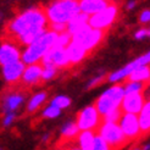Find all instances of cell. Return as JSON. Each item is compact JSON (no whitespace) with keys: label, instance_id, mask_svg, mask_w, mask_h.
Masks as SVG:
<instances>
[{"label":"cell","instance_id":"obj_1","mask_svg":"<svg viewBox=\"0 0 150 150\" xmlns=\"http://www.w3.org/2000/svg\"><path fill=\"white\" fill-rule=\"evenodd\" d=\"M48 22L45 11L32 7L12 18L6 27V33L18 45L27 47L48 31Z\"/></svg>","mask_w":150,"mask_h":150},{"label":"cell","instance_id":"obj_2","mask_svg":"<svg viewBox=\"0 0 150 150\" xmlns=\"http://www.w3.org/2000/svg\"><path fill=\"white\" fill-rule=\"evenodd\" d=\"M49 23H67L81 12L78 0H52L44 10Z\"/></svg>","mask_w":150,"mask_h":150},{"label":"cell","instance_id":"obj_3","mask_svg":"<svg viewBox=\"0 0 150 150\" xmlns=\"http://www.w3.org/2000/svg\"><path fill=\"white\" fill-rule=\"evenodd\" d=\"M57 38V33L50 31L48 28V31L44 33L40 38L34 40L32 44L26 47V49L22 51L21 54V61L25 65H32L39 62L44 54L55 45V42Z\"/></svg>","mask_w":150,"mask_h":150},{"label":"cell","instance_id":"obj_4","mask_svg":"<svg viewBox=\"0 0 150 150\" xmlns=\"http://www.w3.org/2000/svg\"><path fill=\"white\" fill-rule=\"evenodd\" d=\"M125 96V88L122 84L116 83L105 92L100 94V96L95 101V108L99 111L100 116H105L109 112L121 109V104Z\"/></svg>","mask_w":150,"mask_h":150},{"label":"cell","instance_id":"obj_5","mask_svg":"<svg viewBox=\"0 0 150 150\" xmlns=\"http://www.w3.org/2000/svg\"><path fill=\"white\" fill-rule=\"evenodd\" d=\"M103 38H104V31L93 28L89 25H87L72 35V42L77 43L78 45H81L89 52L99 45Z\"/></svg>","mask_w":150,"mask_h":150},{"label":"cell","instance_id":"obj_6","mask_svg":"<svg viewBox=\"0 0 150 150\" xmlns=\"http://www.w3.org/2000/svg\"><path fill=\"white\" fill-rule=\"evenodd\" d=\"M98 134L112 149L121 146L127 140L120 125L115 123V122H104L103 121L100 123V126L98 127Z\"/></svg>","mask_w":150,"mask_h":150},{"label":"cell","instance_id":"obj_7","mask_svg":"<svg viewBox=\"0 0 150 150\" xmlns=\"http://www.w3.org/2000/svg\"><path fill=\"white\" fill-rule=\"evenodd\" d=\"M76 123L79 131H95L101 123V116L95 105H89L81 110L77 115Z\"/></svg>","mask_w":150,"mask_h":150},{"label":"cell","instance_id":"obj_8","mask_svg":"<svg viewBox=\"0 0 150 150\" xmlns=\"http://www.w3.org/2000/svg\"><path fill=\"white\" fill-rule=\"evenodd\" d=\"M117 13H118V7L115 4H110L100 12L89 17V26L96 29L105 31L115 22Z\"/></svg>","mask_w":150,"mask_h":150},{"label":"cell","instance_id":"obj_9","mask_svg":"<svg viewBox=\"0 0 150 150\" xmlns=\"http://www.w3.org/2000/svg\"><path fill=\"white\" fill-rule=\"evenodd\" d=\"M143 65H150V50L148 52H145V54L138 56L137 59H134L133 61H131L129 64L125 65L123 67H121L120 70L115 71L110 73L108 76V81L110 82V83H120V82L125 81L126 78H128V76L131 74V72L136 69V67L138 66H143Z\"/></svg>","mask_w":150,"mask_h":150},{"label":"cell","instance_id":"obj_10","mask_svg":"<svg viewBox=\"0 0 150 150\" xmlns=\"http://www.w3.org/2000/svg\"><path fill=\"white\" fill-rule=\"evenodd\" d=\"M42 65H54L57 69H62V67H67L70 64V59L67 55L66 48H61V47H56L54 45L52 48H50L44 56L40 60Z\"/></svg>","mask_w":150,"mask_h":150},{"label":"cell","instance_id":"obj_11","mask_svg":"<svg viewBox=\"0 0 150 150\" xmlns=\"http://www.w3.org/2000/svg\"><path fill=\"white\" fill-rule=\"evenodd\" d=\"M20 45L11 39L5 40L0 44V65L5 66L21 60Z\"/></svg>","mask_w":150,"mask_h":150},{"label":"cell","instance_id":"obj_12","mask_svg":"<svg viewBox=\"0 0 150 150\" xmlns=\"http://www.w3.org/2000/svg\"><path fill=\"white\" fill-rule=\"evenodd\" d=\"M118 125H120V127H121V129H122V132H123V134L126 136L127 139L136 138L142 132L140 126H139L138 115L122 112L121 118H120V121H118Z\"/></svg>","mask_w":150,"mask_h":150},{"label":"cell","instance_id":"obj_13","mask_svg":"<svg viewBox=\"0 0 150 150\" xmlns=\"http://www.w3.org/2000/svg\"><path fill=\"white\" fill-rule=\"evenodd\" d=\"M145 96L143 93H133V94H125L123 100L121 104V110L126 114H134L138 115L140 110L143 109L145 103Z\"/></svg>","mask_w":150,"mask_h":150},{"label":"cell","instance_id":"obj_14","mask_svg":"<svg viewBox=\"0 0 150 150\" xmlns=\"http://www.w3.org/2000/svg\"><path fill=\"white\" fill-rule=\"evenodd\" d=\"M42 70L43 66L42 64H32V65H26L23 74L21 77V82L25 86H35L42 81Z\"/></svg>","mask_w":150,"mask_h":150},{"label":"cell","instance_id":"obj_15","mask_svg":"<svg viewBox=\"0 0 150 150\" xmlns=\"http://www.w3.org/2000/svg\"><path fill=\"white\" fill-rule=\"evenodd\" d=\"M25 67L26 65L23 64L20 60V61H16V62H12V64H9V65H5L3 66V76H4V79L10 84H13L18 82L23 74V71H25Z\"/></svg>","mask_w":150,"mask_h":150},{"label":"cell","instance_id":"obj_16","mask_svg":"<svg viewBox=\"0 0 150 150\" xmlns=\"http://www.w3.org/2000/svg\"><path fill=\"white\" fill-rule=\"evenodd\" d=\"M23 103H25L23 93L11 92L4 96L3 104H1V110L4 114H7V112H16L20 109V106H22Z\"/></svg>","mask_w":150,"mask_h":150},{"label":"cell","instance_id":"obj_17","mask_svg":"<svg viewBox=\"0 0 150 150\" xmlns=\"http://www.w3.org/2000/svg\"><path fill=\"white\" fill-rule=\"evenodd\" d=\"M78 3L81 12L88 15L89 17L100 12L108 5H110L109 0H78Z\"/></svg>","mask_w":150,"mask_h":150},{"label":"cell","instance_id":"obj_18","mask_svg":"<svg viewBox=\"0 0 150 150\" xmlns=\"http://www.w3.org/2000/svg\"><path fill=\"white\" fill-rule=\"evenodd\" d=\"M66 51H67V55H69L71 65H77L81 61H83L84 57L88 54V51L86 49H83L81 45H78L77 43H74L72 40L69 45L66 47Z\"/></svg>","mask_w":150,"mask_h":150},{"label":"cell","instance_id":"obj_19","mask_svg":"<svg viewBox=\"0 0 150 150\" xmlns=\"http://www.w3.org/2000/svg\"><path fill=\"white\" fill-rule=\"evenodd\" d=\"M87 25H89V16L83 12H79L70 22L66 23V32H69L71 35H73Z\"/></svg>","mask_w":150,"mask_h":150},{"label":"cell","instance_id":"obj_20","mask_svg":"<svg viewBox=\"0 0 150 150\" xmlns=\"http://www.w3.org/2000/svg\"><path fill=\"white\" fill-rule=\"evenodd\" d=\"M96 133L94 131H81L76 137V145L81 150H92Z\"/></svg>","mask_w":150,"mask_h":150},{"label":"cell","instance_id":"obj_21","mask_svg":"<svg viewBox=\"0 0 150 150\" xmlns=\"http://www.w3.org/2000/svg\"><path fill=\"white\" fill-rule=\"evenodd\" d=\"M128 81H136L140 83H149L150 82V65H143L136 67L128 76Z\"/></svg>","mask_w":150,"mask_h":150},{"label":"cell","instance_id":"obj_22","mask_svg":"<svg viewBox=\"0 0 150 150\" xmlns=\"http://www.w3.org/2000/svg\"><path fill=\"white\" fill-rule=\"evenodd\" d=\"M138 120H139V126L142 132L150 131V99L145 100L143 109L138 114Z\"/></svg>","mask_w":150,"mask_h":150},{"label":"cell","instance_id":"obj_23","mask_svg":"<svg viewBox=\"0 0 150 150\" xmlns=\"http://www.w3.org/2000/svg\"><path fill=\"white\" fill-rule=\"evenodd\" d=\"M47 99H48V95L45 92H38L33 94L27 103V112L28 114H32V112L37 111L47 101Z\"/></svg>","mask_w":150,"mask_h":150},{"label":"cell","instance_id":"obj_24","mask_svg":"<svg viewBox=\"0 0 150 150\" xmlns=\"http://www.w3.org/2000/svg\"><path fill=\"white\" fill-rule=\"evenodd\" d=\"M79 128H78V126L76 123V121H70V122H66L62 127H61V136L62 138L65 139H74L77 136H78V133H79Z\"/></svg>","mask_w":150,"mask_h":150},{"label":"cell","instance_id":"obj_25","mask_svg":"<svg viewBox=\"0 0 150 150\" xmlns=\"http://www.w3.org/2000/svg\"><path fill=\"white\" fill-rule=\"evenodd\" d=\"M125 94H133V93H143L145 89V84L136 81H128L123 86Z\"/></svg>","mask_w":150,"mask_h":150},{"label":"cell","instance_id":"obj_26","mask_svg":"<svg viewBox=\"0 0 150 150\" xmlns=\"http://www.w3.org/2000/svg\"><path fill=\"white\" fill-rule=\"evenodd\" d=\"M43 70H42V81H50L52 79L56 73H57V67L54 65H42Z\"/></svg>","mask_w":150,"mask_h":150},{"label":"cell","instance_id":"obj_27","mask_svg":"<svg viewBox=\"0 0 150 150\" xmlns=\"http://www.w3.org/2000/svg\"><path fill=\"white\" fill-rule=\"evenodd\" d=\"M50 104L54 105V106H56V108H59L60 110H64V109L69 108L71 105V99L66 95H56L55 98L51 100Z\"/></svg>","mask_w":150,"mask_h":150},{"label":"cell","instance_id":"obj_28","mask_svg":"<svg viewBox=\"0 0 150 150\" xmlns=\"http://www.w3.org/2000/svg\"><path fill=\"white\" fill-rule=\"evenodd\" d=\"M60 115H61V110H60L59 108L54 106V105H48V106L43 110L42 112V116L44 118H48V120H52V118H56L59 117Z\"/></svg>","mask_w":150,"mask_h":150},{"label":"cell","instance_id":"obj_29","mask_svg":"<svg viewBox=\"0 0 150 150\" xmlns=\"http://www.w3.org/2000/svg\"><path fill=\"white\" fill-rule=\"evenodd\" d=\"M72 40V35L69 32H64V33H60L57 34V38L55 42V45L56 47H61V48H66Z\"/></svg>","mask_w":150,"mask_h":150},{"label":"cell","instance_id":"obj_30","mask_svg":"<svg viewBox=\"0 0 150 150\" xmlns=\"http://www.w3.org/2000/svg\"><path fill=\"white\" fill-rule=\"evenodd\" d=\"M92 150H112V148L99 136L98 133H96V136L94 138V143H93Z\"/></svg>","mask_w":150,"mask_h":150},{"label":"cell","instance_id":"obj_31","mask_svg":"<svg viewBox=\"0 0 150 150\" xmlns=\"http://www.w3.org/2000/svg\"><path fill=\"white\" fill-rule=\"evenodd\" d=\"M121 115H122V110L121 109H117V110H114L106 114L105 116H103V121L104 122H115V123H118L120 118H121Z\"/></svg>","mask_w":150,"mask_h":150},{"label":"cell","instance_id":"obj_32","mask_svg":"<svg viewBox=\"0 0 150 150\" xmlns=\"http://www.w3.org/2000/svg\"><path fill=\"white\" fill-rule=\"evenodd\" d=\"M15 120H16V112H7L4 114V118H3V126L4 127H10Z\"/></svg>","mask_w":150,"mask_h":150},{"label":"cell","instance_id":"obj_33","mask_svg":"<svg viewBox=\"0 0 150 150\" xmlns=\"http://www.w3.org/2000/svg\"><path fill=\"white\" fill-rule=\"evenodd\" d=\"M134 38L137 40H143L144 38H150V29L148 28H140L134 33Z\"/></svg>","mask_w":150,"mask_h":150},{"label":"cell","instance_id":"obj_34","mask_svg":"<svg viewBox=\"0 0 150 150\" xmlns=\"http://www.w3.org/2000/svg\"><path fill=\"white\" fill-rule=\"evenodd\" d=\"M49 29L52 32H55L57 34L66 32V25L65 23H50L49 25Z\"/></svg>","mask_w":150,"mask_h":150},{"label":"cell","instance_id":"obj_35","mask_svg":"<svg viewBox=\"0 0 150 150\" xmlns=\"http://www.w3.org/2000/svg\"><path fill=\"white\" fill-rule=\"evenodd\" d=\"M139 22L142 25L150 23V10L149 9H145L139 13Z\"/></svg>","mask_w":150,"mask_h":150},{"label":"cell","instance_id":"obj_36","mask_svg":"<svg viewBox=\"0 0 150 150\" xmlns=\"http://www.w3.org/2000/svg\"><path fill=\"white\" fill-rule=\"evenodd\" d=\"M104 78H105V74L104 73H100V74H98V76H95L94 78H92L91 81H89V83H88V88H93V87H96L99 83H101V82L104 81Z\"/></svg>","mask_w":150,"mask_h":150},{"label":"cell","instance_id":"obj_37","mask_svg":"<svg viewBox=\"0 0 150 150\" xmlns=\"http://www.w3.org/2000/svg\"><path fill=\"white\" fill-rule=\"evenodd\" d=\"M136 6H137V1H134V0H131V1H128L127 5H126L127 10H133Z\"/></svg>","mask_w":150,"mask_h":150},{"label":"cell","instance_id":"obj_38","mask_svg":"<svg viewBox=\"0 0 150 150\" xmlns=\"http://www.w3.org/2000/svg\"><path fill=\"white\" fill-rule=\"evenodd\" d=\"M143 94H144V96H145V99L148 98V96H149V99H150V82L148 83V87H145Z\"/></svg>","mask_w":150,"mask_h":150},{"label":"cell","instance_id":"obj_39","mask_svg":"<svg viewBox=\"0 0 150 150\" xmlns=\"http://www.w3.org/2000/svg\"><path fill=\"white\" fill-rule=\"evenodd\" d=\"M49 138H50V134H44V136L42 137V142H43V143H47V142L49 140Z\"/></svg>","mask_w":150,"mask_h":150},{"label":"cell","instance_id":"obj_40","mask_svg":"<svg viewBox=\"0 0 150 150\" xmlns=\"http://www.w3.org/2000/svg\"><path fill=\"white\" fill-rule=\"evenodd\" d=\"M66 150H81V149H79L77 145H73V144H72V145H70V146H67Z\"/></svg>","mask_w":150,"mask_h":150},{"label":"cell","instance_id":"obj_41","mask_svg":"<svg viewBox=\"0 0 150 150\" xmlns=\"http://www.w3.org/2000/svg\"><path fill=\"white\" fill-rule=\"evenodd\" d=\"M143 150H150V144H146V145H144Z\"/></svg>","mask_w":150,"mask_h":150},{"label":"cell","instance_id":"obj_42","mask_svg":"<svg viewBox=\"0 0 150 150\" xmlns=\"http://www.w3.org/2000/svg\"><path fill=\"white\" fill-rule=\"evenodd\" d=\"M133 150H140V149H138V148H137V149H133Z\"/></svg>","mask_w":150,"mask_h":150},{"label":"cell","instance_id":"obj_43","mask_svg":"<svg viewBox=\"0 0 150 150\" xmlns=\"http://www.w3.org/2000/svg\"><path fill=\"white\" fill-rule=\"evenodd\" d=\"M57 150H66V149H57Z\"/></svg>","mask_w":150,"mask_h":150},{"label":"cell","instance_id":"obj_44","mask_svg":"<svg viewBox=\"0 0 150 150\" xmlns=\"http://www.w3.org/2000/svg\"><path fill=\"white\" fill-rule=\"evenodd\" d=\"M0 150H4V149H1V148H0Z\"/></svg>","mask_w":150,"mask_h":150},{"label":"cell","instance_id":"obj_45","mask_svg":"<svg viewBox=\"0 0 150 150\" xmlns=\"http://www.w3.org/2000/svg\"><path fill=\"white\" fill-rule=\"evenodd\" d=\"M149 29H150V28H149Z\"/></svg>","mask_w":150,"mask_h":150}]
</instances>
